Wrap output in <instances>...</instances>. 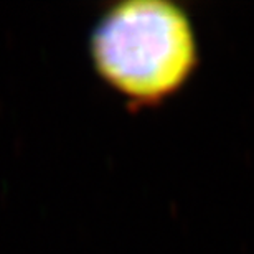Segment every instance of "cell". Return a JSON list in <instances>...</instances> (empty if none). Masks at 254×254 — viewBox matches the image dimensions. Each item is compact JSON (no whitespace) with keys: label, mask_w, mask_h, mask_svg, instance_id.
Masks as SVG:
<instances>
[{"label":"cell","mask_w":254,"mask_h":254,"mask_svg":"<svg viewBox=\"0 0 254 254\" xmlns=\"http://www.w3.org/2000/svg\"><path fill=\"white\" fill-rule=\"evenodd\" d=\"M99 71L130 98L154 103L195 69L198 53L189 17L162 0H130L108 12L93 35Z\"/></svg>","instance_id":"1"}]
</instances>
